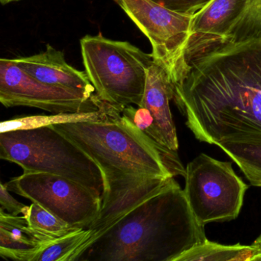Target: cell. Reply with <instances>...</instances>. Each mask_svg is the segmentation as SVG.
<instances>
[{
  "label": "cell",
  "mask_w": 261,
  "mask_h": 261,
  "mask_svg": "<svg viewBox=\"0 0 261 261\" xmlns=\"http://www.w3.org/2000/svg\"><path fill=\"white\" fill-rule=\"evenodd\" d=\"M174 177L109 176L75 261H175L207 240Z\"/></svg>",
  "instance_id": "6da1fadb"
},
{
  "label": "cell",
  "mask_w": 261,
  "mask_h": 261,
  "mask_svg": "<svg viewBox=\"0 0 261 261\" xmlns=\"http://www.w3.org/2000/svg\"><path fill=\"white\" fill-rule=\"evenodd\" d=\"M172 100L200 142L261 132V36L225 42L194 59Z\"/></svg>",
  "instance_id": "7a4b0ae2"
},
{
  "label": "cell",
  "mask_w": 261,
  "mask_h": 261,
  "mask_svg": "<svg viewBox=\"0 0 261 261\" xmlns=\"http://www.w3.org/2000/svg\"><path fill=\"white\" fill-rule=\"evenodd\" d=\"M80 148L103 175L169 178L185 175L178 154L148 137L123 111L106 120L51 126Z\"/></svg>",
  "instance_id": "3957f363"
},
{
  "label": "cell",
  "mask_w": 261,
  "mask_h": 261,
  "mask_svg": "<svg viewBox=\"0 0 261 261\" xmlns=\"http://www.w3.org/2000/svg\"><path fill=\"white\" fill-rule=\"evenodd\" d=\"M0 158L19 165L23 172L59 175L103 193L100 168L53 126L0 134Z\"/></svg>",
  "instance_id": "277c9868"
},
{
  "label": "cell",
  "mask_w": 261,
  "mask_h": 261,
  "mask_svg": "<svg viewBox=\"0 0 261 261\" xmlns=\"http://www.w3.org/2000/svg\"><path fill=\"white\" fill-rule=\"evenodd\" d=\"M81 48L85 72L101 101L121 111L129 105L140 106L152 55L101 34L82 38Z\"/></svg>",
  "instance_id": "5b68a950"
},
{
  "label": "cell",
  "mask_w": 261,
  "mask_h": 261,
  "mask_svg": "<svg viewBox=\"0 0 261 261\" xmlns=\"http://www.w3.org/2000/svg\"><path fill=\"white\" fill-rule=\"evenodd\" d=\"M184 178L185 195L201 225L238 218L249 186L231 163L201 153L187 165Z\"/></svg>",
  "instance_id": "8992f818"
},
{
  "label": "cell",
  "mask_w": 261,
  "mask_h": 261,
  "mask_svg": "<svg viewBox=\"0 0 261 261\" xmlns=\"http://www.w3.org/2000/svg\"><path fill=\"white\" fill-rule=\"evenodd\" d=\"M141 30L152 45L153 61L175 86L187 75L186 49L193 16L172 11L152 0H114Z\"/></svg>",
  "instance_id": "52a82bcc"
},
{
  "label": "cell",
  "mask_w": 261,
  "mask_h": 261,
  "mask_svg": "<svg viewBox=\"0 0 261 261\" xmlns=\"http://www.w3.org/2000/svg\"><path fill=\"white\" fill-rule=\"evenodd\" d=\"M6 188L76 228H84L97 216L102 195L79 183L45 172H23L6 183Z\"/></svg>",
  "instance_id": "ba28073f"
},
{
  "label": "cell",
  "mask_w": 261,
  "mask_h": 261,
  "mask_svg": "<svg viewBox=\"0 0 261 261\" xmlns=\"http://www.w3.org/2000/svg\"><path fill=\"white\" fill-rule=\"evenodd\" d=\"M0 102L6 108L30 107L51 114L92 112L105 102L69 88L39 82L21 69L13 59L0 60Z\"/></svg>",
  "instance_id": "9c48e42d"
},
{
  "label": "cell",
  "mask_w": 261,
  "mask_h": 261,
  "mask_svg": "<svg viewBox=\"0 0 261 261\" xmlns=\"http://www.w3.org/2000/svg\"><path fill=\"white\" fill-rule=\"evenodd\" d=\"M247 0H212L192 18L186 49L188 63L227 42L229 33L245 10Z\"/></svg>",
  "instance_id": "30bf717a"
},
{
  "label": "cell",
  "mask_w": 261,
  "mask_h": 261,
  "mask_svg": "<svg viewBox=\"0 0 261 261\" xmlns=\"http://www.w3.org/2000/svg\"><path fill=\"white\" fill-rule=\"evenodd\" d=\"M174 85L167 71L156 62L147 71L144 95L140 106L146 108L153 120L150 138L177 152L178 140L169 102L173 100Z\"/></svg>",
  "instance_id": "8fae6325"
},
{
  "label": "cell",
  "mask_w": 261,
  "mask_h": 261,
  "mask_svg": "<svg viewBox=\"0 0 261 261\" xmlns=\"http://www.w3.org/2000/svg\"><path fill=\"white\" fill-rule=\"evenodd\" d=\"M13 61L21 69L39 82L76 90L90 96L95 94L94 87L85 71H79L68 65L63 51L56 49L49 44L45 51Z\"/></svg>",
  "instance_id": "7c38bea8"
},
{
  "label": "cell",
  "mask_w": 261,
  "mask_h": 261,
  "mask_svg": "<svg viewBox=\"0 0 261 261\" xmlns=\"http://www.w3.org/2000/svg\"><path fill=\"white\" fill-rule=\"evenodd\" d=\"M51 242L36 233L24 215H10L0 208V255L4 259L34 261Z\"/></svg>",
  "instance_id": "4fadbf2b"
},
{
  "label": "cell",
  "mask_w": 261,
  "mask_h": 261,
  "mask_svg": "<svg viewBox=\"0 0 261 261\" xmlns=\"http://www.w3.org/2000/svg\"><path fill=\"white\" fill-rule=\"evenodd\" d=\"M215 145L238 165L252 186L261 187V132L232 134Z\"/></svg>",
  "instance_id": "5bb4252c"
},
{
  "label": "cell",
  "mask_w": 261,
  "mask_h": 261,
  "mask_svg": "<svg viewBox=\"0 0 261 261\" xmlns=\"http://www.w3.org/2000/svg\"><path fill=\"white\" fill-rule=\"evenodd\" d=\"M114 108V107L105 103L100 110L92 112L62 113L53 114L51 115L16 117L3 121L0 124V134L21 129H36L64 123L100 121L106 120Z\"/></svg>",
  "instance_id": "9a60e30c"
},
{
  "label": "cell",
  "mask_w": 261,
  "mask_h": 261,
  "mask_svg": "<svg viewBox=\"0 0 261 261\" xmlns=\"http://www.w3.org/2000/svg\"><path fill=\"white\" fill-rule=\"evenodd\" d=\"M253 255L251 245H224L207 239L181 253L175 261H251Z\"/></svg>",
  "instance_id": "2e32d148"
},
{
  "label": "cell",
  "mask_w": 261,
  "mask_h": 261,
  "mask_svg": "<svg viewBox=\"0 0 261 261\" xmlns=\"http://www.w3.org/2000/svg\"><path fill=\"white\" fill-rule=\"evenodd\" d=\"M22 215L25 216L29 226L36 233L50 241L59 239L80 229L72 227L63 220L55 216L37 203L32 202Z\"/></svg>",
  "instance_id": "e0dca14e"
},
{
  "label": "cell",
  "mask_w": 261,
  "mask_h": 261,
  "mask_svg": "<svg viewBox=\"0 0 261 261\" xmlns=\"http://www.w3.org/2000/svg\"><path fill=\"white\" fill-rule=\"evenodd\" d=\"M86 233L84 227L55 240L36 256L34 261H74Z\"/></svg>",
  "instance_id": "ac0fdd59"
},
{
  "label": "cell",
  "mask_w": 261,
  "mask_h": 261,
  "mask_svg": "<svg viewBox=\"0 0 261 261\" xmlns=\"http://www.w3.org/2000/svg\"><path fill=\"white\" fill-rule=\"evenodd\" d=\"M261 36V0H247L244 13L230 30L227 42Z\"/></svg>",
  "instance_id": "d6986e66"
},
{
  "label": "cell",
  "mask_w": 261,
  "mask_h": 261,
  "mask_svg": "<svg viewBox=\"0 0 261 261\" xmlns=\"http://www.w3.org/2000/svg\"><path fill=\"white\" fill-rule=\"evenodd\" d=\"M153 2L181 14L194 16L212 0H152Z\"/></svg>",
  "instance_id": "ffe728a7"
},
{
  "label": "cell",
  "mask_w": 261,
  "mask_h": 261,
  "mask_svg": "<svg viewBox=\"0 0 261 261\" xmlns=\"http://www.w3.org/2000/svg\"><path fill=\"white\" fill-rule=\"evenodd\" d=\"M0 204L1 208L13 215H19L20 214L23 215L28 207V205L19 202L13 198L4 183H1L0 186Z\"/></svg>",
  "instance_id": "44dd1931"
},
{
  "label": "cell",
  "mask_w": 261,
  "mask_h": 261,
  "mask_svg": "<svg viewBox=\"0 0 261 261\" xmlns=\"http://www.w3.org/2000/svg\"><path fill=\"white\" fill-rule=\"evenodd\" d=\"M253 255L251 261H261V233L251 244Z\"/></svg>",
  "instance_id": "7402d4cb"
},
{
  "label": "cell",
  "mask_w": 261,
  "mask_h": 261,
  "mask_svg": "<svg viewBox=\"0 0 261 261\" xmlns=\"http://www.w3.org/2000/svg\"><path fill=\"white\" fill-rule=\"evenodd\" d=\"M18 1H20V0H0L2 5H7V4H10V3L18 2Z\"/></svg>",
  "instance_id": "603a6c76"
}]
</instances>
